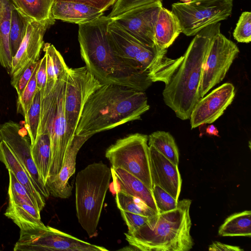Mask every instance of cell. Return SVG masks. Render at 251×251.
Instances as JSON below:
<instances>
[{
    "label": "cell",
    "mask_w": 251,
    "mask_h": 251,
    "mask_svg": "<svg viewBox=\"0 0 251 251\" xmlns=\"http://www.w3.org/2000/svg\"><path fill=\"white\" fill-rule=\"evenodd\" d=\"M110 21L102 15L78 25V40L85 66L102 84H118L145 92L153 82L147 73L128 66L115 54L108 37Z\"/></svg>",
    "instance_id": "6da1fadb"
},
{
    "label": "cell",
    "mask_w": 251,
    "mask_h": 251,
    "mask_svg": "<svg viewBox=\"0 0 251 251\" xmlns=\"http://www.w3.org/2000/svg\"><path fill=\"white\" fill-rule=\"evenodd\" d=\"M150 109L145 92L120 85L103 84L86 102L75 134L92 137L141 119Z\"/></svg>",
    "instance_id": "7a4b0ae2"
},
{
    "label": "cell",
    "mask_w": 251,
    "mask_h": 251,
    "mask_svg": "<svg viewBox=\"0 0 251 251\" xmlns=\"http://www.w3.org/2000/svg\"><path fill=\"white\" fill-rule=\"evenodd\" d=\"M221 23L210 25L195 35L183 55V59L163 91V100L182 120L191 113L201 99L199 90L203 61Z\"/></svg>",
    "instance_id": "3957f363"
},
{
    "label": "cell",
    "mask_w": 251,
    "mask_h": 251,
    "mask_svg": "<svg viewBox=\"0 0 251 251\" xmlns=\"http://www.w3.org/2000/svg\"><path fill=\"white\" fill-rule=\"evenodd\" d=\"M192 201H178L176 207L157 214L131 234L126 240L134 250L142 251H188L194 242L190 234Z\"/></svg>",
    "instance_id": "277c9868"
},
{
    "label": "cell",
    "mask_w": 251,
    "mask_h": 251,
    "mask_svg": "<svg viewBox=\"0 0 251 251\" xmlns=\"http://www.w3.org/2000/svg\"><path fill=\"white\" fill-rule=\"evenodd\" d=\"M67 73L56 80L47 81L44 90L41 91V113L38 132H47L50 139L51 156L48 179L59 173L73 139L69 133L65 114Z\"/></svg>",
    "instance_id": "5b68a950"
},
{
    "label": "cell",
    "mask_w": 251,
    "mask_h": 251,
    "mask_svg": "<svg viewBox=\"0 0 251 251\" xmlns=\"http://www.w3.org/2000/svg\"><path fill=\"white\" fill-rule=\"evenodd\" d=\"M112 177L111 169L101 161L88 165L76 175V217L90 238L98 235L97 227Z\"/></svg>",
    "instance_id": "8992f818"
},
{
    "label": "cell",
    "mask_w": 251,
    "mask_h": 251,
    "mask_svg": "<svg viewBox=\"0 0 251 251\" xmlns=\"http://www.w3.org/2000/svg\"><path fill=\"white\" fill-rule=\"evenodd\" d=\"M112 168L124 169L152 190L148 136L136 133L118 139L105 151Z\"/></svg>",
    "instance_id": "52a82bcc"
},
{
    "label": "cell",
    "mask_w": 251,
    "mask_h": 251,
    "mask_svg": "<svg viewBox=\"0 0 251 251\" xmlns=\"http://www.w3.org/2000/svg\"><path fill=\"white\" fill-rule=\"evenodd\" d=\"M233 0H191L172 4L181 32L194 36L205 27L227 19L232 13Z\"/></svg>",
    "instance_id": "ba28073f"
},
{
    "label": "cell",
    "mask_w": 251,
    "mask_h": 251,
    "mask_svg": "<svg viewBox=\"0 0 251 251\" xmlns=\"http://www.w3.org/2000/svg\"><path fill=\"white\" fill-rule=\"evenodd\" d=\"M14 251H107L48 226L20 230Z\"/></svg>",
    "instance_id": "9c48e42d"
},
{
    "label": "cell",
    "mask_w": 251,
    "mask_h": 251,
    "mask_svg": "<svg viewBox=\"0 0 251 251\" xmlns=\"http://www.w3.org/2000/svg\"><path fill=\"white\" fill-rule=\"evenodd\" d=\"M102 84L86 66L69 68L66 78L64 108L65 117L74 138L84 106L92 94Z\"/></svg>",
    "instance_id": "30bf717a"
},
{
    "label": "cell",
    "mask_w": 251,
    "mask_h": 251,
    "mask_svg": "<svg viewBox=\"0 0 251 251\" xmlns=\"http://www.w3.org/2000/svg\"><path fill=\"white\" fill-rule=\"evenodd\" d=\"M239 52V48L233 42L221 31L216 34L202 65L199 90L201 98L223 80Z\"/></svg>",
    "instance_id": "8fae6325"
},
{
    "label": "cell",
    "mask_w": 251,
    "mask_h": 251,
    "mask_svg": "<svg viewBox=\"0 0 251 251\" xmlns=\"http://www.w3.org/2000/svg\"><path fill=\"white\" fill-rule=\"evenodd\" d=\"M107 33L109 43L115 54L128 66L148 74V68L151 59L165 50L157 45L151 47L141 43L111 20L108 24Z\"/></svg>",
    "instance_id": "7c38bea8"
},
{
    "label": "cell",
    "mask_w": 251,
    "mask_h": 251,
    "mask_svg": "<svg viewBox=\"0 0 251 251\" xmlns=\"http://www.w3.org/2000/svg\"><path fill=\"white\" fill-rule=\"evenodd\" d=\"M162 7V1H157L132 9L111 20L141 43L153 47L156 45L155 25Z\"/></svg>",
    "instance_id": "4fadbf2b"
},
{
    "label": "cell",
    "mask_w": 251,
    "mask_h": 251,
    "mask_svg": "<svg viewBox=\"0 0 251 251\" xmlns=\"http://www.w3.org/2000/svg\"><path fill=\"white\" fill-rule=\"evenodd\" d=\"M8 172V204L4 215L12 220L20 230L44 226L41 220V211L13 173L10 170Z\"/></svg>",
    "instance_id": "5bb4252c"
},
{
    "label": "cell",
    "mask_w": 251,
    "mask_h": 251,
    "mask_svg": "<svg viewBox=\"0 0 251 251\" xmlns=\"http://www.w3.org/2000/svg\"><path fill=\"white\" fill-rule=\"evenodd\" d=\"M54 22V19L41 21L31 20L29 22L25 35L12 58L11 82L15 81L32 63L39 60L44 35Z\"/></svg>",
    "instance_id": "9a60e30c"
},
{
    "label": "cell",
    "mask_w": 251,
    "mask_h": 251,
    "mask_svg": "<svg viewBox=\"0 0 251 251\" xmlns=\"http://www.w3.org/2000/svg\"><path fill=\"white\" fill-rule=\"evenodd\" d=\"M0 138L15 153L30 175L38 192L45 199L50 192L32 159L29 137L22 131L19 124L9 121L0 125Z\"/></svg>",
    "instance_id": "2e32d148"
},
{
    "label": "cell",
    "mask_w": 251,
    "mask_h": 251,
    "mask_svg": "<svg viewBox=\"0 0 251 251\" xmlns=\"http://www.w3.org/2000/svg\"><path fill=\"white\" fill-rule=\"evenodd\" d=\"M235 95L233 85L225 83L201 98L190 115L191 129L214 122L232 103Z\"/></svg>",
    "instance_id": "e0dca14e"
},
{
    "label": "cell",
    "mask_w": 251,
    "mask_h": 251,
    "mask_svg": "<svg viewBox=\"0 0 251 251\" xmlns=\"http://www.w3.org/2000/svg\"><path fill=\"white\" fill-rule=\"evenodd\" d=\"M149 148L152 187L154 185L161 187L178 201L182 185L178 165L172 162L152 147L149 146Z\"/></svg>",
    "instance_id": "ac0fdd59"
},
{
    "label": "cell",
    "mask_w": 251,
    "mask_h": 251,
    "mask_svg": "<svg viewBox=\"0 0 251 251\" xmlns=\"http://www.w3.org/2000/svg\"><path fill=\"white\" fill-rule=\"evenodd\" d=\"M90 137L75 135L59 173L47 180L46 185L50 194L53 197L67 199L71 196L73 186L69 181L75 171L76 155L82 145Z\"/></svg>",
    "instance_id": "d6986e66"
},
{
    "label": "cell",
    "mask_w": 251,
    "mask_h": 251,
    "mask_svg": "<svg viewBox=\"0 0 251 251\" xmlns=\"http://www.w3.org/2000/svg\"><path fill=\"white\" fill-rule=\"evenodd\" d=\"M0 161L10 170L25 189L35 205L41 211L45 207V199L36 189L32 178L15 153L3 140L0 141Z\"/></svg>",
    "instance_id": "ffe728a7"
},
{
    "label": "cell",
    "mask_w": 251,
    "mask_h": 251,
    "mask_svg": "<svg viewBox=\"0 0 251 251\" xmlns=\"http://www.w3.org/2000/svg\"><path fill=\"white\" fill-rule=\"evenodd\" d=\"M103 14V12L98 9L66 0L54 1L51 9V16L54 20L78 25L93 21Z\"/></svg>",
    "instance_id": "44dd1931"
},
{
    "label": "cell",
    "mask_w": 251,
    "mask_h": 251,
    "mask_svg": "<svg viewBox=\"0 0 251 251\" xmlns=\"http://www.w3.org/2000/svg\"><path fill=\"white\" fill-rule=\"evenodd\" d=\"M112 177L119 186L118 190L125 194L138 198L149 207L159 214L152 190L139 179L121 168H111ZM116 190V191H117Z\"/></svg>",
    "instance_id": "7402d4cb"
},
{
    "label": "cell",
    "mask_w": 251,
    "mask_h": 251,
    "mask_svg": "<svg viewBox=\"0 0 251 251\" xmlns=\"http://www.w3.org/2000/svg\"><path fill=\"white\" fill-rule=\"evenodd\" d=\"M181 32L179 22L176 15L163 6L161 8L154 27L155 44L167 49Z\"/></svg>",
    "instance_id": "603a6c76"
},
{
    "label": "cell",
    "mask_w": 251,
    "mask_h": 251,
    "mask_svg": "<svg viewBox=\"0 0 251 251\" xmlns=\"http://www.w3.org/2000/svg\"><path fill=\"white\" fill-rule=\"evenodd\" d=\"M14 4L12 0H0V65L10 71L13 56L9 34Z\"/></svg>",
    "instance_id": "cb8c5ba5"
},
{
    "label": "cell",
    "mask_w": 251,
    "mask_h": 251,
    "mask_svg": "<svg viewBox=\"0 0 251 251\" xmlns=\"http://www.w3.org/2000/svg\"><path fill=\"white\" fill-rule=\"evenodd\" d=\"M223 237L251 236V211L245 210L227 217L218 229Z\"/></svg>",
    "instance_id": "d4e9b609"
},
{
    "label": "cell",
    "mask_w": 251,
    "mask_h": 251,
    "mask_svg": "<svg viewBox=\"0 0 251 251\" xmlns=\"http://www.w3.org/2000/svg\"><path fill=\"white\" fill-rule=\"evenodd\" d=\"M31 153L38 171L46 184L51 156L50 142L47 132H38L35 142L31 147Z\"/></svg>",
    "instance_id": "484cf974"
},
{
    "label": "cell",
    "mask_w": 251,
    "mask_h": 251,
    "mask_svg": "<svg viewBox=\"0 0 251 251\" xmlns=\"http://www.w3.org/2000/svg\"><path fill=\"white\" fill-rule=\"evenodd\" d=\"M148 145L176 165H178L179 154L173 136L168 132L156 131L148 136Z\"/></svg>",
    "instance_id": "4316f807"
},
{
    "label": "cell",
    "mask_w": 251,
    "mask_h": 251,
    "mask_svg": "<svg viewBox=\"0 0 251 251\" xmlns=\"http://www.w3.org/2000/svg\"><path fill=\"white\" fill-rule=\"evenodd\" d=\"M31 20L33 19L25 15L14 4L9 34L10 48L13 57L18 50L25 35L27 26Z\"/></svg>",
    "instance_id": "83f0119b"
},
{
    "label": "cell",
    "mask_w": 251,
    "mask_h": 251,
    "mask_svg": "<svg viewBox=\"0 0 251 251\" xmlns=\"http://www.w3.org/2000/svg\"><path fill=\"white\" fill-rule=\"evenodd\" d=\"M15 6L34 20L53 19L51 9L54 0H12Z\"/></svg>",
    "instance_id": "f1b7e54d"
},
{
    "label": "cell",
    "mask_w": 251,
    "mask_h": 251,
    "mask_svg": "<svg viewBox=\"0 0 251 251\" xmlns=\"http://www.w3.org/2000/svg\"><path fill=\"white\" fill-rule=\"evenodd\" d=\"M43 50L46 58L47 81H55L65 75L69 69L61 53L54 46L47 43Z\"/></svg>",
    "instance_id": "f546056e"
},
{
    "label": "cell",
    "mask_w": 251,
    "mask_h": 251,
    "mask_svg": "<svg viewBox=\"0 0 251 251\" xmlns=\"http://www.w3.org/2000/svg\"><path fill=\"white\" fill-rule=\"evenodd\" d=\"M115 200L120 210L148 217H152L157 214L140 199L118 190L116 191Z\"/></svg>",
    "instance_id": "4dcf8cb0"
},
{
    "label": "cell",
    "mask_w": 251,
    "mask_h": 251,
    "mask_svg": "<svg viewBox=\"0 0 251 251\" xmlns=\"http://www.w3.org/2000/svg\"><path fill=\"white\" fill-rule=\"evenodd\" d=\"M41 93L37 89L31 106L25 118V128L33 146L37 137L41 113Z\"/></svg>",
    "instance_id": "1f68e13d"
},
{
    "label": "cell",
    "mask_w": 251,
    "mask_h": 251,
    "mask_svg": "<svg viewBox=\"0 0 251 251\" xmlns=\"http://www.w3.org/2000/svg\"><path fill=\"white\" fill-rule=\"evenodd\" d=\"M39 60L34 72L23 92L18 95L17 112L24 117L30 108L37 88L36 73L39 66Z\"/></svg>",
    "instance_id": "d6a6232c"
},
{
    "label": "cell",
    "mask_w": 251,
    "mask_h": 251,
    "mask_svg": "<svg viewBox=\"0 0 251 251\" xmlns=\"http://www.w3.org/2000/svg\"><path fill=\"white\" fill-rule=\"evenodd\" d=\"M152 192L159 213L168 212L176 207L178 201L161 187L153 186Z\"/></svg>",
    "instance_id": "836d02e7"
},
{
    "label": "cell",
    "mask_w": 251,
    "mask_h": 251,
    "mask_svg": "<svg viewBox=\"0 0 251 251\" xmlns=\"http://www.w3.org/2000/svg\"><path fill=\"white\" fill-rule=\"evenodd\" d=\"M234 38L240 43H249L251 41V13L243 12L233 31Z\"/></svg>",
    "instance_id": "e575fe53"
},
{
    "label": "cell",
    "mask_w": 251,
    "mask_h": 251,
    "mask_svg": "<svg viewBox=\"0 0 251 251\" xmlns=\"http://www.w3.org/2000/svg\"><path fill=\"white\" fill-rule=\"evenodd\" d=\"M159 1L162 0H117L107 17L112 19L132 9Z\"/></svg>",
    "instance_id": "d590c367"
},
{
    "label": "cell",
    "mask_w": 251,
    "mask_h": 251,
    "mask_svg": "<svg viewBox=\"0 0 251 251\" xmlns=\"http://www.w3.org/2000/svg\"><path fill=\"white\" fill-rule=\"evenodd\" d=\"M122 217L128 227V234H131L146 224L151 217L120 210Z\"/></svg>",
    "instance_id": "8d00e7d4"
},
{
    "label": "cell",
    "mask_w": 251,
    "mask_h": 251,
    "mask_svg": "<svg viewBox=\"0 0 251 251\" xmlns=\"http://www.w3.org/2000/svg\"><path fill=\"white\" fill-rule=\"evenodd\" d=\"M39 61L32 63L26 69L19 77L14 82H11L12 86L16 89L18 95H20L30 79Z\"/></svg>",
    "instance_id": "74e56055"
},
{
    "label": "cell",
    "mask_w": 251,
    "mask_h": 251,
    "mask_svg": "<svg viewBox=\"0 0 251 251\" xmlns=\"http://www.w3.org/2000/svg\"><path fill=\"white\" fill-rule=\"evenodd\" d=\"M66 0L83 4L98 9L104 12L109 7L114 5L117 0H54L55 1Z\"/></svg>",
    "instance_id": "f35d334b"
},
{
    "label": "cell",
    "mask_w": 251,
    "mask_h": 251,
    "mask_svg": "<svg viewBox=\"0 0 251 251\" xmlns=\"http://www.w3.org/2000/svg\"><path fill=\"white\" fill-rule=\"evenodd\" d=\"M39 66L36 73L37 88L41 91L44 90L47 81L46 70V58L44 54L41 59L39 60Z\"/></svg>",
    "instance_id": "ab89813d"
},
{
    "label": "cell",
    "mask_w": 251,
    "mask_h": 251,
    "mask_svg": "<svg viewBox=\"0 0 251 251\" xmlns=\"http://www.w3.org/2000/svg\"><path fill=\"white\" fill-rule=\"evenodd\" d=\"M210 251H243L244 249L238 246H235L222 243L220 242H213L208 248Z\"/></svg>",
    "instance_id": "60d3db41"
},
{
    "label": "cell",
    "mask_w": 251,
    "mask_h": 251,
    "mask_svg": "<svg viewBox=\"0 0 251 251\" xmlns=\"http://www.w3.org/2000/svg\"><path fill=\"white\" fill-rule=\"evenodd\" d=\"M206 132L209 135L219 136L218 130L213 125H210L206 127Z\"/></svg>",
    "instance_id": "b9f144b4"
},
{
    "label": "cell",
    "mask_w": 251,
    "mask_h": 251,
    "mask_svg": "<svg viewBox=\"0 0 251 251\" xmlns=\"http://www.w3.org/2000/svg\"><path fill=\"white\" fill-rule=\"evenodd\" d=\"M191 0H180V1H182L183 2H188L189 1H190Z\"/></svg>",
    "instance_id": "7bdbcfd3"
},
{
    "label": "cell",
    "mask_w": 251,
    "mask_h": 251,
    "mask_svg": "<svg viewBox=\"0 0 251 251\" xmlns=\"http://www.w3.org/2000/svg\"></svg>",
    "instance_id": "ee69618b"
}]
</instances>
